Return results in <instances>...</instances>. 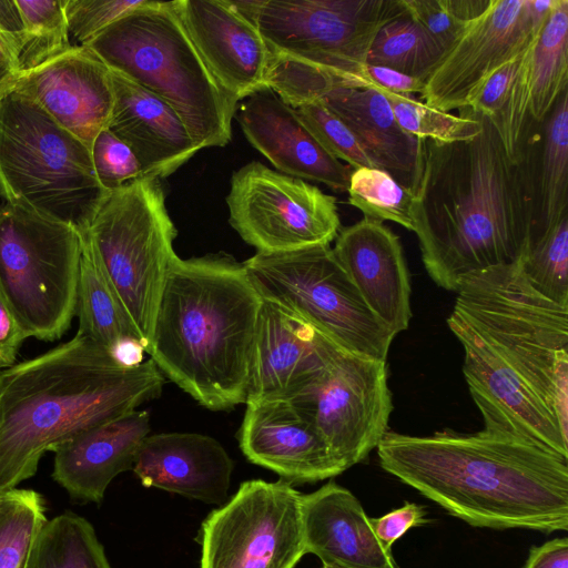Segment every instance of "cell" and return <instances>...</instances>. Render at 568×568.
Here are the masks:
<instances>
[{
	"mask_svg": "<svg viewBox=\"0 0 568 568\" xmlns=\"http://www.w3.org/2000/svg\"><path fill=\"white\" fill-rule=\"evenodd\" d=\"M113 357L123 366L132 367L143 363L144 347L136 338H125L110 349Z\"/></svg>",
	"mask_w": 568,
	"mask_h": 568,
	"instance_id": "c3c4849f",
	"label": "cell"
},
{
	"mask_svg": "<svg viewBox=\"0 0 568 568\" xmlns=\"http://www.w3.org/2000/svg\"><path fill=\"white\" fill-rule=\"evenodd\" d=\"M81 235L82 252L75 312L79 318L77 333L90 337L109 351L122 339H139L129 314L111 284L87 231L81 232Z\"/></svg>",
	"mask_w": 568,
	"mask_h": 568,
	"instance_id": "f1b7e54d",
	"label": "cell"
},
{
	"mask_svg": "<svg viewBox=\"0 0 568 568\" xmlns=\"http://www.w3.org/2000/svg\"><path fill=\"white\" fill-rule=\"evenodd\" d=\"M201 568H294L306 554L302 494L252 479L202 524Z\"/></svg>",
	"mask_w": 568,
	"mask_h": 568,
	"instance_id": "7c38bea8",
	"label": "cell"
},
{
	"mask_svg": "<svg viewBox=\"0 0 568 568\" xmlns=\"http://www.w3.org/2000/svg\"><path fill=\"white\" fill-rule=\"evenodd\" d=\"M237 438L251 463L288 483H316L346 470L311 416L286 399L246 404Z\"/></svg>",
	"mask_w": 568,
	"mask_h": 568,
	"instance_id": "ac0fdd59",
	"label": "cell"
},
{
	"mask_svg": "<svg viewBox=\"0 0 568 568\" xmlns=\"http://www.w3.org/2000/svg\"><path fill=\"white\" fill-rule=\"evenodd\" d=\"M81 232L22 207H0V292L28 337L53 342L75 316Z\"/></svg>",
	"mask_w": 568,
	"mask_h": 568,
	"instance_id": "9c48e42d",
	"label": "cell"
},
{
	"mask_svg": "<svg viewBox=\"0 0 568 568\" xmlns=\"http://www.w3.org/2000/svg\"><path fill=\"white\" fill-rule=\"evenodd\" d=\"M163 384L151 358L123 366L80 333L0 371V493L32 477L47 452L135 410Z\"/></svg>",
	"mask_w": 568,
	"mask_h": 568,
	"instance_id": "3957f363",
	"label": "cell"
},
{
	"mask_svg": "<svg viewBox=\"0 0 568 568\" xmlns=\"http://www.w3.org/2000/svg\"><path fill=\"white\" fill-rule=\"evenodd\" d=\"M524 568H568V539L556 538L532 547Z\"/></svg>",
	"mask_w": 568,
	"mask_h": 568,
	"instance_id": "7dc6e473",
	"label": "cell"
},
{
	"mask_svg": "<svg viewBox=\"0 0 568 568\" xmlns=\"http://www.w3.org/2000/svg\"><path fill=\"white\" fill-rule=\"evenodd\" d=\"M443 54L438 43L409 16L383 26L367 54V64L394 69L426 81Z\"/></svg>",
	"mask_w": 568,
	"mask_h": 568,
	"instance_id": "1f68e13d",
	"label": "cell"
},
{
	"mask_svg": "<svg viewBox=\"0 0 568 568\" xmlns=\"http://www.w3.org/2000/svg\"><path fill=\"white\" fill-rule=\"evenodd\" d=\"M353 132L376 169L416 195L423 170V141L403 131L386 97L375 88L326 89L316 100Z\"/></svg>",
	"mask_w": 568,
	"mask_h": 568,
	"instance_id": "4316f807",
	"label": "cell"
},
{
	"mask_svg": "<svg viewBox=\"0 0 568 568\" xmlns=\"http://www.w3.org/2000/svg\"><path fill=\"white\" fill-rule=\"evenodd\" d=\"M366 88H375L398 95L422 94L425 81L390 68L367 64L364 70Z\"/></svg>",
	"mask_w": 568,
	"mask_h": 568,
	"instance_id": "ee69618b",
	"label": "cell"
},
{
	"mask_svg": "<svg viewBox=\"0 0 568 568\" xmlns=\"http://www.w3.org/2000/svg\"><path fill=\"white\" fill-rule=\"evenodd\" d=\"M272 57L294 60L364 89L367 54L379 29L406 16L402 0H231Z\"/></svg>",
	"mask_w": 568,
	"mask_h": 568,
	"instance_id": "30bf717a",
	"label": "cell"
},
{
	"mask_svg": "<svg viewBox=\"0 0 568 568\" xmlns=\"http://www.w3.org/2000/svg\"><path fill=\"white\" fill-rule=\"evenodd\" d=\"M149 430V413L135 409L83 432L55 448L52 477L73 498L100 503L112 479L133 467Z\"/></svg>",
	"mask_w": 568,
	"mask_h": 568,
	"instance_id": "484cf974",
	"label": "cell"
},
{
	"mask_svg": "<svg viewBox=\"0 0 568 568\" xmlns=\"http://www.w3.org/2000/svg\"><path fill=\"white\" fill-rule=\"evenodd\" d=\"M454 310L503 354L568 430V306L537 292L519 258L466 275Z\"/></svg>",
	"mask_w": 568,
	"mask_h": 568,
	"instance_id": "8992f818",
	"label": "cell"
},
{
	"mask_svg": "<svg viewBox=\"0 0 568 568\" xmlns=\"http://www.w3.org/2000/svg\"><path fill=\"white\" fill-rule=\"evenodd\" d=\"M260 296L338 347L386 362L394 335L369 311L329 245L256 253L243 263Z\"/></svg>",
	"mask_w": 568,
	"mask_h": 568,
	"instance_id": "8fae6325",
	"label": "cell"
},
{
	"mask_svg": "<svg viewBox=\"0 0 568 568\" xmlns=\"http://www.w3.org/2000/svg\"><path fill=\"white\" fill-rule=\"evenodd\" d=\"M226 204L231 226L256 253L329 245L341 230L334 196L260 162L233 173Z\"/></svg>",
	"mask_w": 568,
	"mask_h": 568,
	"instance_id": "4fadbf2b",
	"label": "cell"
},
{
	"mask_svg": "<svg viewBox=\"0 0 568 568\" xmlns=\"http://www.w3.org/2000/svg\"><path fill=\"white\" fill-rule=\"evenodd\" d=\"M90 151L95 176L105 191L144 178L132 150L108 128L95 136Z\"/></svg>",
	"mask_w": 568,
	"mask_h": 568,
	"instance_id": "f35d334b",
	"label": "cell"
},
{
	"mask_svg": "<svg viewBox=\"0 0 568 568\" xmlns=\"http://www.w3.org/2000/svg\"><path fill=\"white\" fill-rule=\"evenodd\" d=\"M425 508L414 503L392 510L378 518H369L372 529L382 545L392 551L393 544L410 528L426 524Z\"/></svg>",
	"mask_w": 568,
	"mask_h": 568,
	"instance_id": "7bdbcfd3",
	"label": "cell"
},
{
	"mask_svg": "<svg viewBox=\"0 0 568 568\" xmlns=\"http://www.w3.org/2000/svg\"><path fill=\"white\" fill-rule=\"evenodd\" d=\"M568 84V0H556L530 59L529 116L541 123Z\"/></svg>",
	"mask_w": 568,
	"mask_h": 568,
	"instance_id": "f546056e",
	"label": "cell"
},
{
	"mask_svg": "<svg viewBox=\"0 0 568 568\" xmlns=\"http://www.w3.org/2000/svg\"><path fill=\"white\" fill-rule=\"evenodd\" d=\"M24 27L19 72L39 67L72 45L63 0H16Z\"/></svg>",
	"mask_w": 568,
	"mask_h": 568,
	"instance_id": "8d00e7d4",
	"label": "cell"
},
{
	"mask_svg": "<svg viewBox=\"0 0 568 568\" xmlns=\"http://www.w3.org/2000/svg\"><path fill=\"white\" fill-rule=\"evenodd\" d=\"M87 233L146 352L176 229L159 180L142 178L108 191Z\"/></svg>",
	"mask_w": 568,
	"mask_h": 568,
	"instance_id": "ba28073f",
	"label": "cell"
},
{
	"mask_svg": "<svg viewBox=\"0 0 568 568\" xmlns=\"http://www.w3.org/2000/svg\"><path fill=\"white\" fill-rule=\"evenodd\" d=\"M407 16L414 19L444 50L462 33L469 21L458 0H402Z\"/></svg>",
	"mask_w": 568,
	"mask_h": 568,
	"instance_id": "60d3db41",
	"label": "cell"
},
{
	"mask_svg": "<svg viewBox=\"0 0 568 568\" xmlns=\"http://www.w3.org/2000/svg\"><path fill=\"white\" fill-rule=\"evenodd\" d=\"M323 568H343V567L323 565Z\"/></svg>",
	"mask_w": 568,
	"mask_h": 568,
	"instance_id": "f907efd6",
	"label": "cell"
},
{
	"mask_svg": "<svg viewBox=\"0 0 568 568\" xmlns=\"http://www.w3.org/2000/svg\"><path fill=\"white\" fill-rule=\"evenodd\" d=\"M148 0H63L69 33L84 44Z\"/></svg>",
	"mask_w": 568,
	"mask_h": 568,
	"instance_id": "ab89813d",
	"label": "cell"
},
{
	"mask_svg": "<svg viewBox=\"0 0 568 568\" xmlns=\"http://www.w3.org/2000/svg\"><path fill=\"white\" fill-rule=\"evenodd\" d=\"M42 497L29 489L0 493V568H23L45 524Z\"/></svg>",
	"mask_w": 568,
	"mask_h": 568,
	"instance_id": "836d02e7",
	"label": "cell"
},
{
	"mask_svg": "<svg viewBox=\"0 0 568 568\" xmlns=\"http://www.w3.org/2000/svg\"><path fill=\"white\" fill-rule=\"evenodd\" d=\"M447 325L464 348L463 374L484 429L531 442L568 458V430L499 349L454 308Z\"/></svg>",
	"mask_w": 568,
	"mask_h": 568,
	"instance_id": "2e32d148",
	"label": "cell"
},
{
	"mask_svg": "<svg viewBox=\"0 0 568 568\" xmlns=\"http://www.w3.org/2000/svg\"><path fill=\"white\" fill-rule=\"evenodd\" d=\"M556 0H491L443 51L425 81L424 103L450 112L467 109L485 82L538 37Z\"/></svg>",
	"mask_w": 568,
	"mask_h": 568,
	"instance_id": "9a60e30c",
	"label": "cell"
},
{
	"mask_svg": "<svg viewBox=\"0 0 568 568\" xmlns=\"http://www.w3.org/2000/svg\"><path fill=\"white\" fill-rule=\"evenodd\" d=\"M525 51L499 68L485 82L467 110L485 115L488 120H493L498 114L519 69Z\"/></svg>",
	"mask_w": 568,
	"mask_h": 568,
	"instance_id": "b9f144b4",
	"label": "cell"
},
{
	"mask_svg": "<svg viewBox=\"0 0 568 568\" xmlns=\"http://www.w3.org/2000/svg\"><path fill=\"white\" fill-rule=\"evenodd\" d=\"M81 45L165 101L202 149L231 141L239 101L210 71L173 1L148 0Z\"/></svg>",
	"mask_w": 568,
	"mask_h": 568,
	"instance_id": "5b68a950",
	"label": "cell"
},
{
	"mask_svg": "<svg viewBox=\"0 0 568 568\" xmlns=\"http://www.w3.org/2000/svg\"><path fill=\"white\" fill-rule=\"evenodd\" d=\"M347 192L349 204L362 211L364 217L390 221L414 231L415 195L387 172L376 168L353 169Z\"/></svg>",
	"mask_w": 568,
	"mask_h": 568,
	"instance_id": "d590c367",
	"label": "cell"
},
{
	"mask_svg": "<svg viewBox=\"0 0 568 568\" xmlns=\"http://www.w3.org/2000/svg\"><path fill=\"white\" fill-rule=\"evenodd\" d=\"M328 341L305 321L263 300L245 404L290 399L298 394L322 372Z\"/></svg>",
	"mask_w": 568,
	"mask_h": 568,
	"instance_id": "ffe728a7",
	"label": "cell"
},
{
	"mask_svg": "<svg viewBox=\"0 0 568 568\" xmlns=\"http://www.w3.org/2000/svg\"><path fill=\"white\" fill-rule=\"evenodd\" d=\"M173 2L202 59L230 94L240 101L266 88L268 47L231 0Z\"/></svg>",
	"mask_w": 568,
	"mask_h": 568,
	"instance_id": "d6986e66",
	"label": "cell"
},
{
	"mask_svg": "<svg viewBox=\"0 0 568 568\" xmlns=\"http://www.w3.org/2000/svg\"><path fill=\"white\" fill-rule=\"evenodd\" d=\"M9 88L28 95L90 149L108 128L114 101L110 70L84 45H72L39 67L19 72Z\"/></svg>",
	"mask_w": 568,
	"mask_h": 568,
	"instance_id": "e0dca14e",
	"label": "cell"
},
{
	"mask_svg": "<svg viewBox=\"0 0 568 568\" xmlns=\"http://www.w3.org/2000/svg\"><path fill=\"white\" fill-rule=\"evenodd\" d=\"M376 448L384 470L471 526L568 529V458L537 444L486 429L388 430Z\"/></svg>",
	"mask_w": 568,
	"mask_h": 568,
	"instance_id": "6da1fadb",
	"label": "cell"
},
{
	"mask_svg": "<svg viewBox=\"0 0 568 568\" xmlns=\"http://www.w3.org/2000/svg\"><path fill=\"white\" fill-rule=\"evenodd\" d=\"M286 400L311 416L348 469L364 460L388 432L393 400L386 362L353 354L328 341L320 375Z\"/></svg>",
	"mask_w": 568,
	"mask_h": 568,
	"instance_id": "5bb4252c",
	"label": "cell"
},
{
	"mask_svg": "<svg viewBox=\"0 0 568 568\" xmlns=\"http://www.w3.org/2000/svg\"><path fill=\"white\" fill-rule=\"evenodd\" d=\"M237 120L247 141L283 174L347 191L349 166L328 153L295 109L271 89L244 99Z\"/></svg>",
	"mask_w": 568,
	"mask_h": 568,
	"instance_id": "7402d4cb",
	"label": "cell"
},
{
	"mask_svg": "<svg viewBox=\"0 0 568 568\" xmlns=\"http://www.w3.org/2000/svg\"><path fill=\"white\" fill-rule=\"evenodd\" d=\"M333 253L369 311L396 336L409 326L410 283L399 237L364 217L339 230Z\"/></svg>",
	"mask_w": 568,
	"mask_h": 568,
	"instance_id": "44dd1931",
	"label": "cell"
},
{
	"mask_svg": "<svg viewBox=\"0 0 568 568\" xmlns=\"http://www.w3.org/2000/svg\"><path fill=\"white\" fill-rule=\"evenodd\" d=\"M262 302L243 263L231 256H178L145 353L200 405L226 410L245 404Z\"/></svg>",
	"mask_w": 568,
	"mask_h": 568,
	"instance_id": "277c9868",
	"label": "cell"
},
{
	"mask_svg": "<svg viewBox=\"0 0 568 568\" xmlns=\"http://www.w3.org/2000/svg\"><path fill=\"white\" fill-rule=\"evenodd\" d=\"M306 128L321 145L337 160L353 169L375 168L349 128L320 101L295 108Z\"/></svg>",
	"mask_w": 568,
	"mask_h": 568,
	"instance_id": "74e56055",
	"label": "cell"
},
{
	"mask_svg": "<svg viewBox=\"0 0 568 568\" xmlns=\"http://www.w3.org/2000/svg\"><path fill=\"white\" fill-rule=\"evenodd\" d=\"M110 74L114 101L108 129L132 150L144 178L165 179L202 150L165 101L118 72Z\"/></svg>",
	"mask_w": 568,
	"mask_h": 568,
	"instance_id": "603a6c76",
	"label": "cell"
},
{
	"mask_svg": "<svg viewBox=\"0 0 568 568\" xmlns=\"http://www.w3.org/2000/svg\"><path fill=\"white\" fill-rule=\"evenodd\" d=\"M379 90V89H377ZM387 99L403 131L419 140L447 144L474 139L481 130L479 114L463 110L455 115L432 108L413 95H398L379 90Z\"/></svg>",
	"mask_w": 568,
	"mask_h": 568,
	"instance_id": "e575fe53",
	"label": "cell"
},
{
	"mask_svg": "<svg viewBox=\"0 0 568 568\" xmlns=\"http://www.w3.org/2000/svg\"><path fill=\"white\" fill-rule=\"evenodd\" d=\"M18 73L19 69L17 63L0 45V92L6 91L10 87Z\"/></svg>",
	"mask_w": 568,
	"mask_h": 568,
	"instance_id": "681fc988",
	"label": "cell"
},
{
	"mask_svg": "<svg viewBox=\"0 0 568 568\" xmlns=\"http://www.w3.org/2000/svg\"><path fill=\"white\" fill-rule=\"evenodd\" d=\"M28 335L0 292V371L17 363L19 349Z\"/></svg>",
	"mask_w": 568,
	"mask_h": 568,
	"instance_id": "f6af8a7d",
	"label": "cell"
},
{
	"mask_svg": "<svg viewBox=\"0 0 568 568\" xmlns=\"http://www.w3.org/2000/svg\"><path fill=\"white\" fill-rule=\"evenodd\" d=\"M233 468L223 446L197 433L146 436L132 467L145 487L216 505L227 500Z\"/></svg>",
	"mask_w": 568,
	"mask_h": 568,
	"instance_id": "cb8c5ba5",
	"label": "cell"
},
{
	"mask_svg": "<svg viewBox=\"0 0 568 568\" xmlns=\"http://www.w3.org/2000/svg\"><path fill=\"white\" fill-rule=\"evenodd\" d=\"M3 92H4V91H3ZM1 93H2V92H0V94H1Z\"/></svg>",
	"mask_w": 568,
	"mask_h": 568,
	"instance_id": "816d5d0a",
	"label": "cell"
},
{
	"mask_svg": "<svg viewBox=\"0 0 568 568\" xmlns=\"http://www.w3.org/2000/svg\"><path fill=\"white\" fill-rule=\"evenodd\" d=\"M519 262L537 292L568 306V215L549 231L528 239Z\"/></svg>",
	"mask_w": 568,
	"mask_h": 568,
	"instance_id": "d6a6232c",
	"label": "cell"
},
{
	"mask_svg": "<svg viewBox=\"0 0 568 568\" xmlns=\"http://www.w3.org/2000/svg\"><path fill=\"white\" fill-rule=\"evenodd\" d=\"M106 192L88 145L28 95L0 94V195L8 204L84 232Z\"/></svg>",
	"mask_w": 568,
	"mask_h": 568,
	"instance_id": "52a82bcc",
	"label": "cell"
},
{
	"mask_svg": "<svg viewBox=\"0 0 568 568\" xmlns=\"http://www.w3.org/2000/svg\"><path fill=\"white\" fill-rule=\"evenodd\" d=\"M305 551L323 565L343 568H397L375 536L358 499L335 481L302 495Z\"/></svg>",
	"mask_w": 568,
	"mask_h": 568,
	"instance_id": "d4e9b609",
	"label": "cell"
},
{
	"mask_svg": "<svg viewBox=\"0 0 568 568\" xmlns=\"http://www.w3.org/2000/svg\"><path fill=\"white\" fill-rule=\"evenodd\" d=\"M0 45L18 65L24 45V27L16 0H0Z\"/></svg>",
	"mask_w": 568,
	"mask_h": 568,
	"instance_id": "bcb514c9",
	"label": "cell"
},
{
	"mask_svg": "<svg viewBox=\"0 0 568 568\" xmlns=\"http://www.w3.org/2000/svg\"><path fill=\"white\" fill-rule=\"evenodd\" d=\"M23 568H111L92 525L64 513L47 520Z\"/></svg>",
	"mask_w": 568,
	"mask_h": 568,
	"instance_id": "4dcf8cb0",
	"label": "cell"
},
{
	"mask_svg": "<svg viewBox=\"0 0 568 568\" xmlns=\"http://www.w3.org/2000/svg\"><path fill=\"white\" fill-rule=\"evenodd\" d=\"M539 124L536 138L528 134L520 159L529 197L528 239L568 215V89Z\"/></svg>",
	"mask_w": 568,
	"mask_h": 568,
	"instance_id": "83f0119b",
	"label": "cell"
},
{
	"mask_svg": "<svg viewBox=\"0 0 568 568\" xmlns=\"http://www.w3.org/2000/svg\"><path fill=\"white\" fill-rule=\"evenodd\" d=\"M479 116L474 139L423 141L413 209L425 270L454 292L466 275L519 258L530 227L524 166L508 156L493 123Z\"/></svg>",
	"mask_w": 568,
	"mask_h": 568,
	"instance_id": "7a4b0ae2",
	"label": "cell"
}]
</instances>
